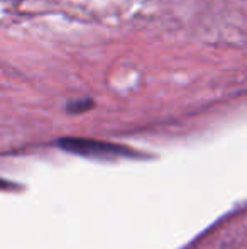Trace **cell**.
Instances as JSON below:
<instances>
[{
	"instance_id": "3957f363",
	"label": "cell",
	"mask_w": 247,
	"mask_h": 249,
	"mask_svg": "<svg viewBox=\"0 0 247 249\" xmlns=\"http://www.w3.org/2000/svg\"><path fill=\"white\" fill-rule=\"evenodd\" d=\"M12 188H14V183H10V181L0 178V190H12Z\"/></svg>"
},
{
	"instance_id": "7a4b0ae2",
	"label": "cell",
	"mask_w": 247,
	"mask_h": 249,
	"mask_svg": "<svg viewBox=\"0 0 247 249\" xmlns=\"http://www.w3.org/2000/svg\"><path fill=\"white\" fill-rule=\"evenodd\" d=\"M95 107V102L90 100V99H83V100H75V102H69L68 104V112L71 114H83V112L90 110V108Z\"/></svg>"
},
{
	"instance_id": "6da1fadb",
	"label": "cell",
	"mask_w": 247,
	"mask_h": 249,
	"mask_svg": "<svg viewBox=\"0 0 247 249\" xmlns=\"http://www.w3.org/2000/svg\"><path fill=\"white\" fill-rule=\"evenodd\" d=\"M58 146L66 153L78 154L95 160H115V158H139L142 156L139 151L131 149L127 146L115 144V142L97 141L86 138H61Z\"/></svg>"
}]
</instances>
